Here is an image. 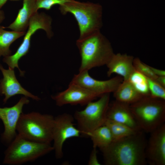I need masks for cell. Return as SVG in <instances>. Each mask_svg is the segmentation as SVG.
I'll use <instances>...</instances> for the list:
<instances>
[{
  "instance_id": "13",
  "label": "cell",
  "mask_w": 165,
  "mask_h": 165,
  "mask_svg": "<svg viewBox=\"0 0 165 165\" xmlns=\"http://www.w3.org/2000/svg\"><path fill=\"white\" fill-rule=\"evenodd\" d=\"M145 154L151 165H165V123L150 133Z\"/></svg>"
},
{
  "instance_id": "6",
  "label": "cell",
  "mask_w": 165,
  "mask_h": 165,
  "mask_svg": "<svg viewBox=\"0 0 165 165\" xmlns=\"http://www.w3.org/2000/svg\"><path fill=\"white\" fill-rule=\"evenodd\" d=\"M52 151L51 143L32 141L17 134L5 151L3 163L20 165L33 161Z\"/></svg>"
},
{
  "instance_id": "4",
  "label": "cell",
  "mask_w": 165,
  "mask_h": 165,
  "mask_svg": "<svg viewBox=\"0 0 165 165\" xmlns=\"http://www.w3.org/2000/svg\"><path fill=\"white\" fill-rule=\"evenodd\" d=\"M54 119V117L50 114L34 112L23 113L17 125V134L32 141L51 143Z\"/></svg>"
},
{
  "instance_id": "16",
  "label": "cell",
  "mask_w": 165,
  "mask_h": 165,
  "mask_svg": "<svg viewBox=\"0 0 165 165\" xmlns=\"http://www.w3.org/2000/svg\"><path fill=\"white\" fill-rule=\"evenodd\" d=\"M134 57L131 55L120 53L115 54L106 65L108 68L107 75L117 74L123 78V80H128L135 71L133 65Z\"/></svg>"
},
{
  "instance_id": "30",
  "label": "cell",
  "mask_w": 165,
  "mask_h": 165,
  "mask_svg": "<svg viewBox=\"0 0 165 165\" xmlns=\"http://www.w3.org/2000/svg\"><path fill=\"white\" fill-rule=\"evenodd\" d=\"M7 0H0V9L6 3Z\"/></svg>"
},
{
  "instance_id": "19",
  "label": "cell",
  "mask_w": 165,
  "mask_h": 165,
  "mask_svg": "<svg viewBox=\"0 0 165 165\" xmlns=\"http://www.w3.org/2000/svg\"><path fill=\"white\" fill-rule=\"evenodd\" d=\"M4 27L0 25V58L10 55L11 45L15 40L24 35L26 31H9L4 29Z\"/></svg>"
},
{
  "instance_id": "18",
  "label": "cell",
  "mask_w": 165,
  "mask_h": 165,
  "mask_svg": "<svg viewBox=\"0 0 165 165\" xmlns=\"http://www.w3.org/2000/svg\"><path fill=\"white\" fill-rule=\"evenodd\" d=\"M113 93L115 100L129 105L144 97L137 91L128 80H123Z\"/></svg>"
},
{
  "instance_id": "25",
  "label": "cell",
  "mask_w": 165,
  "mask_h": 165,
  "mask_svg": "<svg viewBox=\"0 0 165 165\" xmlns=\"http://www.w3.org/2000/svg\"><path fill=\"white\" fill-rule=\"evenodd\" d=\"M75 0H36L38 9H43L49 10L54 6L62 5L65 3Z\"/></svg>"
},
{
  "instance_id": "3",
  "label": "cell",
  "mask_w": 165,
  "mask_h": 165,
  "mask_svg": "<svg viewBox=\"0 0 165 165\" xmlns=\"http://www.w3.org/2000/svg\"><path fill=\"white\" fill-rule=\"evenodd\" d=\"M59 9L63 15L70 13L74 16L79 28V38L100 31L103 11L99 4L75 0L59 6Z\"/></svg>"
},
{
  "instance_id": "27",
  "label": "cell",
  "mask_w": 165,
  "mask_h": 165,
  "mask_svg": "<svg viewBox=\"0 0 165 165\" xmlns=\"http://www.w3.org/2000/svg\"><path fill=\"white\" fill-rule=\"evenodd\" d=\"M149 67L153 73L156 76H165V71L150 66Z\"/></svg>"
},
{
  "instance_id": "1",
  "label": "cell",
  "mask_w": 165,
  "mask_h": 165,
  "mask_svg": "<svg viewBox=\"0 0 165 165\" xmlns=\"http://www.w3.org/2000/svg\"><path fill=\"white\" fill-rule=\"evenodd\" d=\"M142 130L134 134L113 141L100 149L106 165H145L147 141Z\"/></svg>"
},
{
  "instance_id": "11",
  "label": "cell",
  "mask_w": 165,
  "mask_h": 165,
  "mask_svg": "<svg viewBox=\"0 0 165 165\" xmlns=\"http://www.w3.org/2000/svg\"><path fill=\"white\" fill-rule=\"evenodd\" d=\"M123 80L119 75L106 80H98L91 77L88 71H84L74 75L71 82L80 86L100 97L104 94L113 93Z\"/></svg>"
},
{
  "instance_id": "14",
  "label": "cell",
  "mask_w": 165,
  "mask_h": 165,
  "mask_svg": "<svg viewBox=\"0 0 165 165\" xmlns=\"http://www.w3.org/2000/svg\"><path fill=\"white\" fill-rule=\"evenodd\" d=\"M0 70L3 76L0 80V94L5 96L3 100L4 103L10 98L17 94L23 95L37 101L40 100L21 86L16 77L14 69H5L0 64Z\"/></svg>"
},
{
  "instance_id": "29",
  "label": "cell",
  "mask_w": 165,
  "mask_h": 165,
  "mask_svg": "<svg viewBox=\"0 0 165 165\" xmlns=\"http://www.w3.org/2000/svg\"><path fill=\"white\" fill-rule=\"evenodd\" d=\"M5 19V15L4 12L2 10L0 9V24Z\"/></svg>"
},
{
  "instance_id": "17",
  "label": "cell",
  "mask_w": 165,
  "mask_h": 165,
  "mask_svg": "<svg viewBox=\"0 0 165 165\" xmlns=\"http://www.w3.org/2000/svg\"><path fill=\"white\" fill-rule=\"evenodd\" d=\"M38 10L36 0H24L22 7L19 10L15 20L4 28L18 32L26 31L31 18Z\"/></svg>"
},
{
  "instance_id": "10",
  "label": "cell",
  "mask_w": 165,
  "mask_h": 165,
  "mask_svg": "<svg viewBox=\"0 0 165 165\" xmlns=\"http://www.w3.org/2000/svg\"><path fill=\"white\" fill-rule=\"evenodd\" d=\"M29 102L28 97L24 96L12 107H0V119L2 120L4 127L1 138L4 143L9 145L16 136L17 125L23 113V107Z\"/></svg>"
},
{
  "instance_id": "12",
  "label": "cell",
  "mask_w": 165,
  "mask_h": 165,
  "mask_svg": "<svg viewBox=\"0 0 165 165\" xmlns=\"http://www.w3.org/2000/svg\"><path fill=\"white\" fill-rule=\"evenodd\" d=\"M98 97L94 93L71 82L66 90L51 97L60 107L66 105H86Z\"/></svg>"
},
{
  "instance_id": "23",
  "label": "cell",
  "mask_w": 165,
  "mask_h": 165,
  "mask_svg": "<svg viewBox=\"0 0 165 165\" xmlns=\"http://www.w3.org/2000/svg\"><path fill=\"white\" fill-rule=\"evenodd\" d=\"M147 78L150 96L155 98L165 100V88L154 79Z\"/></svg>"
},
{
  "instance_id": "31",
  "label": "cell",
  "mask_w": 165,
  "mask_h": 165,
  "mask_svg": "<svg viewBox=\"0 0 165 165\" xmlns=\"http://www.w3.org/2000/svg\"><path fill=\"white\" fill-rule=\"evenodd\" d=\"M10 0V1H17V0Z\"/></svg>"
},
{
  "instance_id": "20",
  "label": "cell",
  "mask_w": 165,
  "mask_h": 165,
  "mask_svg": "<svg viewBox=\"0 0 165 165\" xmlns=\"http://www.w3.org/2000/svg\"><path fill=\"white\" fill-rule=\"evenodd\" d=\"M88 137L91 138L93 148H98L100 149L107 147L113 141L110 131L105 125L96 129Z\"/></svg>"
},
{
  "instance_id": "8",
  "label": "cell",
  "mask_w": 165,
  "mask_h": 165,
  "mask_svg": "<svg viewBox=\"0 0 165 165\" xmlns=\"http://www.w3.org/2000/svg\"><path fill=\"white\" fill-rule=\"evenodd\" d=\"M52 19L51 17L44 12L36 13L31 18L28 30L26 32L23 41L16 52L13 55L4 57L3 61L7 64L9 68L14 69L17 68L20 75L23 76L24 72L19 68L18 63L19 60L28 52L30 46L32 36L38 30H43L49 38L53 35L52 28Z\"/></svg>"
},
{
  "instance_id": "21",
  "label": "cell",
  "mask_w": 165,
  "mask_h": 165,
  "mask_svg": "<svg viewBox=\"0 0 165 165\" xmlns=\"http://www.w3.org/2000/svg\"><path fill=\"white\" fill-rule=\"evenodd\" d=\"M104 125L109 130L113 141L135 134L138 131L123 123L106 119Z\"/></svg>"
},
{
  "instance_id": "28",
  "label": "cell",
  "mask_w": 165,
  "mask_h": 165,
  "mask_svg": "<svg viewBox=\"0 0 165 165\" xmlns=\"http://www.w3.org/2000/svg\"><path fill=\"white\" fill-rule=\"evenodd\" d=\"M155 80L160 85L165 88V76H158Z\"/></svg>"
},
{
  "instance_id": "9",
  "label": "cell",
  "mask_w": 165,
  "mask_h": 165,
  "mask_svg": "<svg viewBox=\"0 0 165 165\" xmlns=\"http://www.w3.org/2000/svg\"><path fill=\"white\" fill-rule=\"evenodd\" d=\"M74 118L71 115L64 113L54 117L53 133V147L56 158H61L63 156V148L68 139L78 137L81 132L74 124Z\"/></svg>"
},
{
  "instance_id": "2",
  "label": "cell",
  "mask_w": 165,
  "mask_h": 165,
  "mask_svg": "<svg viewBox=\"0 0 165 165\" xmlns=\"http://www.w3.org/2000/svg\"><path fill=\"white\" fill-rule=\"evenodd\" d=\"M81 57L79 72L106 65L114 53L111 43L100 31L76 42Z\"/></svg>"
},
{
  "instance_id": "5",
  "label": "cell",
  "mask_w": 165,
  "mask_h": 165,
  "mask_svg": "<svg viewBox=\"0 0 165 165\" xmlns=\"http://www.w3.org/2000/svg\"><path fill=\"white\" fill-rule=\"evenodd\" d=\"M131 110L140 129L151 133L165 123V100L145 96L130 105Z\"/></svg>"
},
{
  "instance_id": "22",
  "label": "cell",
  "mask_w": 165,
  "mask_h": 165,
  "mask_svg": "<svg viewBox=\"0 0 165 165\" xmlns=\"http://www.w3.org/2000/svg\"><path fill=\"white\" fill-rule=\"evenodd\" d=\"M128 80L141 95L144 97L150 96L147 78L144 75L135 70Z\"/></svg>"
},
{
  "instance_id": "26",
  "label": "cell",
  "mask_w": 165,
  "mask_h": 165,
  "mask_svg": "<svg viewBox=\"0 0 165 165\" xmlns=\"http://www.w3.org/2000/svg\"><path fill=\"white\" fill-rule=\"evenodd\" d=\"M93 148L90 157L88 164L90 165H100L101 164L97 159V148Z\"/></svg>"
},
{
  "instance_id": "15",
  "label": "cell",
  "mask_w": 165,
  "mask_h": 165,
  "mask_svg": "<svg viewBox=\"0 0 165 165\" xmlns=\"http://www.w3.org/2000/svg\"><path fill=\"white\" fill-rule=\"evenodd\" d=\"M106 117L107 119L123 123L136 130H141L129 104L116 100L109 103Z\"/></svg>"
},
{
  "instance_id": "7",
  "label": "cell",
  "mask_w": 165,
  "mask_h": 165,
  "mask_svg": "<svg viewBox=\"0 0 165 165\" xmlns=\"http://www.w3.org/2000/svg\"><path fill=\"white\" fill-rule=\"evenodd\" d=\"M110 99V93L104 94L97 101L89 102L83 110L75 112L74 118L81 134L88 137L96 129L104 125Z\"/></svg>"
},
{
  "instance_id": "24",
  "label": "cell",
  "mask_w": 165,
  "mask_h": 165,
  "mask_svg": "<svg viewBox=\"0 0 165 165\" xmlns=\"http://www.w3.org/2000/svg\"><path fill=\"white\" fill-rule=\"evenodd\" d=\"M133 65L136 71L140 72L147 78L156 80L158 76L152 72L149 65L144 63L138 58H134Z\"/></svg>"
}]
</instances>
